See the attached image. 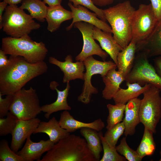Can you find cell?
Returning a JSON list of instances; mask_svg holds the SVG:
<instances>
[{
    "label": "cell",
    "instance_id": "24",
    "mask_svg": "<svg viewBox=\"0 0 161 161\" xmlns=\"http://www.w3.org/2000/svg\"><path fill=\"white\" fill-rule=\"evenodd\" d=\"M136 49V43L131 41L118 55L117 65L118 71L121 73L125 78L133 66Z\"/></svg>",
    "mask_w": 161,
    "mask_h": 161
},
{
    "label": "cell",
    "instance_id": "4",
    "mask_svg": "<svg viewBox=\"0 0 161 161\" xmlns=\"http://www.w3.org/2000/svg\"><path fill=\"white\" fill-rule=\"evenodd\" d=\"M1 49L6 55L22 57L32 63L44 61L48 52L43 42L33 41L29 35L19 38H3Z\"/></svg>",
    "mask_w": 161,
    "mask_h": 161
},
{
    "label": "cell",
    "instance_id": "15",
    "mask_svg": "<svg viewBox=\"0 0 161 161\" xmlns=\"http://www.w3.org/2000/svg\"><path fill=\"white\" fill-rule=\"evenodd\" d=\"M54 144L49 139L34 142L31 140L30 136L26 140L23 148L16 154L24 161H39L42 155L49 150Z\"/></svg>",
    "mask_w": 161,
    "mask_h": 161
},
{
    "label": "cell",
    "instance_id": "44",
    "mask_svg": "<svg viewBox=\"0 0 161 161\" xmlns=\"http://www.w3.org/2000/svg\"><path fill=\"white\" fill-rule=\"evenodd\" d=\"M160 160H159V161H161V151L160 152Z\"/></svg>",
    "mask_w": 161,
    "mask_h": 161
},
{
    "label": "cell",
    "instance_id": "37",
    "mask_svg": "<svg viewBox=\"0 0 161 161\" xmlns=\"http://www.w3.org/2000/svg\"><path fill=\"white\" fill-rule=\"evenodd\" d=\"M154 13L158 21H161V0H150Z\"/></svg>",
    "mask_w": 161,
    "mask_h": 161
},
{
    "label": "cell",
    "instance_id": "8",
    "mask_svg": "<svg viewBox=\"0 0 161 161\" xmlns=\"http://www.w3.org/2000/svg\"><path fill=\"white\" fill-rule=\"evenodd\" d=\"M151 4H140L133 13L131 21L132 40L136 44L145 40L158 23Z\"/></svg>",
    "mask_w": 161,
    "mask_h": 161
},
{
    "label": "cell",
    "instance_id": "9",
    "mask_svg": "<svg viewBox=\"0 0 161 161\" xmlns=\"http://www.w3.org/2000/svg\"><path fill=\"white\" fill-rule=\"evenodd\" d=\"M83 62L86 69L84 73V83L81 94L78 98V100L84 104H87L90 101L92 95L98 93L97 89L91 83V79L92 75L99 74L103 77L113 68H117L116 64L111 61H101L96 60L92 56L89 57Z\"/></svg>",
    "mask_w": 161,
    "mask_h": 161
},
{
    "label": "cell",
    "instance_id": "18",
    "mask_svg": "<svg viewBox=\"0 0 161 161\" xmlns=\"http://www.w3.org/2000/svg\"><path fill=\"white\" fill-rule=\"evenodd\" d=\"M136 52L144 53L148 58L161 56V21L145 40L136 44Z\"/></svg>",
    "mask_w": 161,
    "mask_h": 161
},
{
    "label": "cell",
    "instance_id": "31",
    "mask_svg": "<svg viewBox=\"0 0 161 161\" xmlns=\"http://www.w3.org/2000/svg\"><path fill=\"white\" fill-rule=\"evenodd\" d=\"M6 117V118H0V136L11 134L18 120V118L10 112Z\"/></svg>",
    "mask_w": 161,
    "mask_h": 161
},
{
    "label": "cell",
    "instance_id": "43",
    "mask_svg": "<svg viewBox=\"0 0 161 161\" xmlns=\"http://www.w3.org/2000/svg\"><path fill=\"white\" fill-rule=\"evenodd\" d=\"M23 0H4L9 5H16L21 3Z\"/></svg>",
    "mask_w": 161,
    "mask_h": 161
},
{
    "label": "cell",
    "instance_id": "14",
    "mask_svg": "<svg viewBox=\"0 0 161 161\" xmlns=\"http://www.w3.org/2000/svg\"><path fill=\"white\" fill-rule=\"evenodd\" d=\"M40 120L37 117L28 120H19L11 134L10 148L17 153L27 138L38 127Z\"/></svg>",
    "mask_w": 161,
    "mask_h": 161
},
{
    "label": "cell",
    "instance_id": "25",
    "mask_svg": "<svg viewBox=\"0 0 161 161\" xmlns=\"http://www.w3.org/2000/svg\"><path fill=\"white\" fill-rule=\"evenodd\" d=\"M127 88H120L113 98L115 104L121 103L126 104L129 101L138 97L148 88L150 84H146L142 86L137 83L126 82Z\"/></svg>",
    "mask_w": 161,
    "mask_h": 161
},
{
    "label": "cell",
    "instance_id": "21",
    "mask_svg": "<svg viewBox=\"0 0 161 161\" xmlns=\"http://www.w3.org/2000/svg\"><path fill=\"white\" fill-rule=\"evenodd\" d=\"M72 12L64 9L61 4L48 7L46 20L47 30L52 32L57 30L63 22L72 19Z\"/></svg>",
    "mask_w": 161,
    "mask_h": 161
},
{
    "label": "cell",
    "instance_id": "27",
    "mask_svg": "<svg viewBox=\"0 0 161 161\" xmlns=\"http://www.w3.org/2000/svg\"><path fill=\"white\" fill-rule=\"evenodd\" d=\"M41 0H23L19 7L28 10L33 18L44 22L46 20L48 7Z\"/></svg>",
    "mask_w": 161,
    "mask_h": 161
},
{
    "label": "cell",
    "instance_id": "30",
    "mask_svg": "<svg viewBox=\"0 0 161 161\" xmlns=\"http://www.w3.org/2000/svg\"><path fill=\"white\" fill-rule=\"evenodd\" d=\"M101 140L103 154L100 161H126L124 157L120 155L117 151L116 147L110 145L105 139L101 131H99Z\"/></svg>",
    "mask_w": 161,
    "mask_h": 161
},
{
    "label": "cell",
    "instance_id": "32",
    "mask_svg": "<svg viewBox=\"0 0 161 161\" xmlns=\"http://www.w3.org/2000/svg\"><path fill=\"white\" fill-rule=\"evenodd\" d=\"M116 148L118 152L123 155L129 161H141L143 159L136 151L129 146L126 137H123L121 140L120 144L116 147Z\"/></svg>",
    "mask_w": 161,
    "mask_h": 161
},
{
    "label": "cell",
    "instance_id": "22",
    "mask_svg": "<svg viewBox=\"0 0 161 161\" xmlns=\"http://www.w3.org/2000/svg\"><path fill=\"white\" fill-rule=\"evenodd\" d=\"M39 133L47 134L49 139L55 144L70 134V133L61 126L58 121L54 117L48 122L40 121L33 134Z\"/></svg>",
    "mask_w": 161,
    "mask_h": 161
},
{
    "label": "cell",
    "instance_id": "2",
    "mask_svg": "<svg viewBox=\"0 0 161 161\" xmlns=\"http://www.w3.org/2000/svg\"><path fill=\"white\" fill-rule=\"evenodd\" d=\"M39 161H97L84 138L74 134L55 144Z\"/></svg>",
    "mask_w": 161,
    "mask_h": 161
},
{
    "label": "cell",
    "instance_id": "10",
    "mask_svg": "<svg viewBox=\"0 0 161 161\" xmlns=\"http://www.w3.org/2000/svg\"><path fill=\"white\" fill-rule=\"evenodd\" d=\"M148 57L140 52L135 56L133 67L125 78L126 82L150 84L161 90V78L149 62Z\"/></svg>",
    "mask_w": 161,
    "mask_h": 161
},
{
    "label": "cell",
    "instance_id": "1",
    "mask_svg": "<svg viewBox=\"0 0 161 161\" xmlns=\"http://www.w3.org/2000/svg\"><path fill=\"white\" fill-rule=\"evenodd\" d=\"M10 62L0 69V92L13 95L32 79L46 73L48 67L44 61L32 63L19 56L10 55Z\"/></svg>",
    "mask_w": 161,
    "mask_h": 161
},
{
    "label": "cell",
    "instance_id": "23",
    "mask_svg": "<svg viewBox=\"0 0 161 161\" xmlns=\"http://www.w3.org/2000/svg\"><path fill=\"white\" fill-rule=\"evenodd\" d=\"M116 68L110 70L105 76L102 77L105 87L102 92V97L107 100L113 99L119 89L120 85L125 80L121 73Z\"/></svg>",
    "mask_w": 161,
    "mask_h": 161
},
{
    "label": "cell",
    "instance_id": "13",
    "mask_svg": "<svg viewBox=\"0 0 161 161\" xmlns=\"http://www.w3.org/2000/svg\"><path fill=\"white\" fill-rule=\"evenodd\" d=\"M48 61L50 63L59 67L63 72V83H67L77 79L84 80L83 72L85 66L83 61L73 62L70 55H67L64 62L60 61L53 57H49Z\"/></svg>",
    "mask_w": 161,
    "mask_h": 161
},
{
    "label": "cell",
    "instance_id": "33",
    "mask_svg": "<svg viewBox=\"0 0 161 161\" xmlns=\"http://www.w3.org/2000/svg\"><path fill=\"white\" fill-rule=\"evenodd\" d=\"M125 127L123 123H120L114 126L111 129L107 130L104 137L109 144L116 147L118 140L124 133Z\"/></svg>",
    "mask_w": 161,
    "mask_h": 161
},
{
    "label": "cell",
    "instance_id": "29",
    "mask_svg": "<svg viewBox=\"0 0 161 161\" xmlns=\"http://www.w3.org/2000/svg\"><path fill=\"white\" fill-rule=\"evenodd\" d=\"M126 104L117 103L113 105L109 104L107 107L109 111V115L106 121V127L107 130L111 129L116 124L122 121L125 112Z\"/></svg>",
    "mask_w": 161,
    "mask_h": 161
},
{
    "label": "cell",
    "instance_id": "42",
    "mask_svg": "<svg viewBox=\"0 0 161 161\" xmlns=\"http://www.w3.org/2000/svg\"><path fill=\"white\" fill-rule=\"evenodd\" d=\"M62 0H43L44 2L49 6L61 4Z\"/></svg>",
    "mask_w": 161,
    "mask_h": 161
},
{
    "label": "cell",
    "instance_id": "36",
    "mask_svg": "<svg viewBox=\"0 0 161 161\" xmlns=\"http://www.w3.org/2000/svg\"><path fill=\"white\" fill-rule=\"evenodd\" d=\"M0 92V118L6 116L9 112L13 95H7L5 98Z\"/></svg>",
    "mask_w": 161,
    "mask_h": 161
},
{
    "label": "cell",
    "instance_id": "16",
    "mask_svg": "<svg viewBox=\"0 0 161 161\" xmlns=\"http://www.w3.org/2000/svg\"><path fill=\"white\" fill-rule=\"evenodd\" d=\"M58 122L61 126L70 133L84 128H91L99 132L105 127L104 122L100 118L91 123L83 122L74 119L67 110H64L61 113Z\"/></svg>",
    "mask_w": 161,
    "mask_h": 161
},
{
    "label": "cell",
    "instance_id": "34",
    "mask_svg": "<svg viewBox=\"0 0 161 161\" xmlns=\"http://www.w3.org/2000/svg\"><path fill=\"white\" fill-rule=\"evenodd\" d=\"M0 161H24L20 156L9 146L7 141L2 140L0 142Z\"/></svg>",
    "mask_w": 161,
    "mask_h": 161
},
{
    "label": "cell",
    "instance_id": "6",
    "mask_svg": "<svg viewBox=\"0 0 161 161\" xmlns=\"http://www.w3.org/2000/svg\"><path fill=\"white\" fill-rule=\"evenodd\" d=\"M41 107L36 90L31 86L13 95L9 112L19 120H28L36 117L42 112Z\"/></svg>",
    "mask_w": 161,
    "mask_h": 161
},
{
    "label": "cell",
    "instance_id": "39",
    "mask_svg": "<svg viewBox=\"0 0 161 161\" xmlns=\"http://www.w3.org/2000/svg\"><path fill=\"white\" fill-rule=\"evenodd\" d=\"M154 68L158 75L161 78V56L156 57L154 60Z\"/></svg>",
    "mask_w": 161,
    "mask_h": 161
},
{
    "label": "cell",
    "instance_id": "7",
    "mask_svg": "<svg viewBox=\"0 0 161 161\" xmlns=\"http://www.w3.org/2000/svg\"><path fill=\"white\" fill-rule=\"evenodd\" d=\"M160 91L150 84L143 93V98L141 100L140 106V123L154 133H156L157 125L161 117Z\"/></svg>",
    "mask_w": 161,
    "mask_h": 161
},
{
    "label": "cell",
    "instance_id": "26",
    "mask_svg": "<svg viewBox=\"0 0 161 161\" xmlns=\"http://www.w3.org/2000/svg\"><path fill=\"white\" fill-rule=\"evenodd\" d=\"M80 132L97 161L100 160L103 148L99 132L91 128H84L80 129Z\"/></svg>",
    "mask_w": 161,
    "mask_h": 161
},
{
    "label": "cell",
    "instance_id": "12",
    "mask_svg": "<svg viewBox=\"0 0 161 161\" xmlns=\"http://www.w3.org/2000/svg\"><path fill=\"white\" fill-rule=\"evenodd\" d=\"M73 16L71 24L66 28L67 31L71 30L74 24L79 21H83L93 25L101 30L112 33L110 26L105 21L99 19L97 14L89 11L86 7L80 5L74 6L71 2L68 4Z\"/></svg>",
    "mask_w": 161,
    "mask_h": 161
},
{
    "label": "cell",
    "instance_id": "28",
    "mask_svg": "<svg viewBox=\"0 0 161 161\" xmlns=\"http://www.w3.org/2000/svg\"><path fill=\"white\" fill-rule=\"evenodd\" d=\"M153 133L147 128L145 127L142 139L136 151L142 158L145 156L152 155L155 151L156 144L153 137Z\"/></svg>",
    "mask_w": 161,
    "mask_h": 161
},
{
    "label": "cell",
    "instance_id": "19",
    "mask_svg": "<svg viewBox=\"0 0 161 161\" xmlns=\"http://www.w3.org/2000/svg\"><path fill=\"white\" fill-rule=\"evenodd\" d=\"M141 99L135 98L129 101L126 104L125 109V116L123 122L125 129V136L134 134L135 128L140 122L139 109Z\"/></svg>",
    "mask_w": 161,
    "mask_h": 161
},
{
    "label": "cell",
    "instance_id": "38",
    "mask_svg": "<svg viewBox=\"0 0 161 161\" xmlns=\"http://www.w3.org/2000/svg\"><path fill=\"white\" fill-rule=\"evenodd\" d=\"M10 60L7 58L6 53L1 49H0V69L7 66L9 64Z\"/></svg>",
    "mask_w": 161,
    "mask_h": 161
},
{
    "label": "cell",
    "instance_id": "41",
    "mask_svg": "<svg viewBox=\"0 0 161 161\" xmlns=\"http://www.w3.org/2000/svg\"><path fill=\"white\" fill-rule=\"evenodd\" d=\"M8 4L4 1L0 2V29L2 28L3 15L4 11L7 6Z\"/></svg>",
    "mask_w": 161,
    "mask_h": 161
},
{
    "label": "cell",
    "instance_id": "35",
    "mask_svg": "<svg viewBox=\"0 0 161 161\" xmlns=\"http://www.w3.org/2000/svg\"><path fill=\"white\" fill-rule=\"evenodd\" d=\"M69 1L72 3L75 7L80 5L90 9L97 14L99 18L104 21H107L104 15L103 10L97 7L91 0H69Z\"/></svg>",
    "mask_w": 161,
    "mask_h": 161
},
{
    "label": "cell",
    "instance_id": "5",
    "mask_svg": "<svg viewBox=\"0 0 161 161\" xmlns=\"http://www.w3.org/2000/svg\"><path fill=\"white\" fill-rule=\"evenodd\" d=\"M40 24L30 15L16 5H9L3 15L2 28L7 35L15 38H20L39 29Z\"/></svg>",
    "mask_w": 161,
    "mask_h": 161
},
{
    "label": "cell",
    "instance_id": "20",
    "mask_svg": "<svg viewBox=\"0 0 161 161\" xmlns=\"http://www.w3.org/2000/svg\"><path fill=\"white\" fill-rule=\"evenodd\" d=\"M93 36L94 39L100 43L102 49L109 55L117 65L118 55L123 49L115 41L112 33L94 26Z\"/></svg>",
    "mask_w": 161,
    "mask_h": 161
},
{
    "label": "cell",
    "instance_id": "3",
    "mask_svg": "<svg viewBox=\"0 0 161 161\" xmlns=\"http://www.w3.org/2000/svg\"><path fill=\"white\" fill-rule=\"evenodd\" d=\"M135 10L129 1L103 10L105 18L110 25L114 38L123 49L132 40L131 21Z\"/></svg>",
    "mask_w": 161,
    "mask_h": 161
},
{
    "label": "cell",
    "instance_id": "40",
    "mask_svg": "<svg viewBox=\"0 0 161 161\" xmlns=\"http://www.w3.org/2000/svg\"><path fill=\"white\" fill-rule=\"evenodd\" d=\"M91 1L95 6L103 7L112 4L114 0H91Z\"/></svg>",
    "mask_w": 161,
    "mask_h": 161
},
{
    "label": "cell",
    "instance_id": "17",
    "mask_svg": "<svg viewBox=\"0 0 161 161\" xmlns=\"http://www.w3.org/2000/svg\"><path fill=\"white\" fill-rule=\"evenodd\" d=\"M66 83V88L62 91H60L57 87L58 85L57 82L53 81L50 83V88L52 90H55L57 91V97L56 100L53 103L41 106V111L45 113L44 116L46 118L49 119L52 114L58 111H69L71 109V106L68 105L67 102L70 86L69 82Z\"/></svg>",
    "mask_w": 161,
    "mask_h": 161
},
{
    "label": "cell",
    "instance_id": "11",
    "mask_svg": "<svg viewBox=\"0 0 161 161\" xmlns=\"http://www.w3.org/2000/svg\"><path fill=\"white\" fill-rule=\"evenodd\" d=\"M82 33L83 45L81 52L75 58L77 61H83L87 58L93 55H97L105 61L108 54L103 51L95 41L93 34L94 26L83 21H79L74 24Z\"/></svg>",
    "mask_w": 161,
    "mask_h": 161
}]
</instances>
